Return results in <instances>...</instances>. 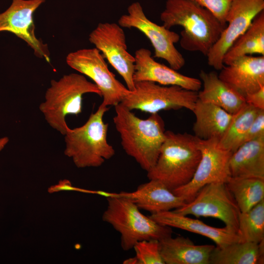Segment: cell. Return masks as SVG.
<instances>
[{
	"mask_svg": "<svg viewBox=\"0 0 264 264\" xmlns=\"http://www.w3.org/2000/svg\"><path fill=\"white\" fill-rule=\"evenodd\" d=\"M160 19L168 29L182 27L179 41L183 49L205 56L227 24L192 0H167Z\"/></svg>",
	"mask_w": 264,
	"mask_h": 264,
	"instance_id": "1",
	"label": "cell"
},
{
	"mask_svg": "<svg viewBox=\"0 0 264 264\" xmlns=\"http://www.w3.org/2000/svg\"><path fill=\"white\" fill-rule=\"evenodd\" d=\"M114 107L113 120L123 149L148 172L155 164L165 140L164 120L158 113L141 119L121 103Z\"/></svg>",
	"mask_w": 264,
	"mask_h": 264,
	"instance_id": "2",
	"label": "cell"
},
{
	"mask_svg": "<svg viewBox=\"0 0 264 264\" xmlns=\"http://www.w3.org/2000/svg\"><path fill=\"white\" fill-rule=\"evenodd\" d=\"M195 135L165 131V138L154 165L147 172L149 179H156L173 190L192 179L201 158Z\"/></svg>",
	"mask_w": 264,
	"mask_h": 264,
	"instance_id": "3",
	"label": "cell"
},
{
	"mask_svg": "<svg viewBox=\"0 0 264 264\" xmlns=\"http://www.w3.org/2000/svg\"><path fill=\"white\" fill-rule=\"evenodd\" d=\"M107 206L102 220L110 224L121 235V245L124 251L133 248L138 242L160 241L172 236L171 227L161 225L140 209L123 192L107 198Z\"/></svg>",
	"mask_w": 264,
	"mask_h": 264,
	"instance_id": "4",
	"label": "cell"
},
{
	"mask_svg": "<svg viewBox=\"0 0 264 264\" xmlns=\"http://www.w3.org/2000/svg\"><path fill=\"white\" fill-rule=\"evenodd\" d=\"M108 109L101 104L84 125L67 127L64 154L77 168L98 167L114 156L115 150L107 140L109 124L103 120Z\"/></svg>",
	"mask_w": 264,
	"mask_h": 264,
	"instance_id": "5",
	"label": "cell"
},
{
	"mask_svg": "<svg viewBox=\"0 0 264 264\" xmlns=\"http://www.w3.org/2000/svg\"><path fill=\"white\" fill-rule=\"evenodd\" d=\"M88 93L101 96L97 86L85 75L75 73L65 75L58 80L51 81L39 110L48 124L64 135L68 127L66 117L82 112L83 96Z\"/></svg>",
	"mask_w": 264,
	"mask_h": 264,
	"instance_id": "6",
	"label": "cell"
},
{
	"mask_svg": "<svg viewBox=\"0 0 264 264\" xmlns=\"http://www.w3.org/2000/svg\"><path fill=\"white\" fill-rule=\"evenodd\" d=\"M198 92L177 86L140 81L135 82L134 89L130 91L120 103L130 110L151 114L182 108L192 111L198 100Z\"/></svg>",
	"mask_w": 264,
	"mask_h": 264,
	"instance_id": "7",
	"label": "cell"
},
{
	"mask_svg": "<svg viewBox=\"0 0 264 264\" xmlns=\"http://www.w3.org/2000/svg\"><path fill=\"white\" fill-rule=\"evenodd\" d=\"M173 211L184 216L220 220L225 226L238 233L241 211L226 183L212 182L205 185L193 200Z\"/></svg>",
	"mask_w": 264,
	"mask_h": 264,
	"instance_id": "8",
	"label": "cell"
},
{
	"mask_svg": "<svg viewBox=\"0 0 264 264\" xmlns=\"http://www.w3.org/2000/svg\"><path fill=\"white\" fill-rule=\"evenodd\" d=\"M198 147L201 158L192 179L172 191L186 202L193 200L205 185L212 182L226 183L231 177L229 162L232 153L221 148L219 139L198 138Z\"/></svg>",
	"mask_w": 264,
	"mask_h": 264,
	"instance_id": "9",
	"label": "cell"
},
{
	"mask_svg": "<svg viewBox=\"0 0 264 264\" xmlns=\"http://www.w3.org/2000/svg\"><path fill=\"white\" fill-rule=\"evenodd\" d=\"M67 65L90 78L101 93V104L108 107L120 103L130 90L109 69L102 54L96 48H84L69 53Z\"/></svg>",
	"mask_w": 264,
	"mask_h": 264,
	"instance_id": "10",
	"label": "cell"
},
{
	"mask_svg": "<svg viewBox=\"0 0 264 264\" xmlns=\"http://www.w3.org/2000/svg\"><path fill=\"white\" fill-rule=\"evenodd\" d=\"M127 12L118 20L121 27L134 28L142 32L154 48V57L165 60L172 68L178 70L184 66L185 60L175 46L180 40L179 34L150 20L139 2L131 4Z\"/></svg>",
	"mask_w": 264,
	"mask_h": 264,
	"instance_id": "11",
	"label": "cell"
},
{
	"mask_svg": "<svg viewBox=\"0 0 264 264\" xmlns=\"http://www.w3.org/2000/svg\"><path fill=\"white\" fill-rule=\"evenodd\" d=\"M89 41L122 77L128 89L133 90L135 59L127 51L122 27L115 23H99L90 33Z\"/></svg>",
	"mask_w": 264,
	"mask_h": 264,
	"instance_id": "12",
	"label": "cell"
},
{
	"mask_svg": "<svg viewBox=\"0 0 264 264\" xmlns=\"http://www.w3.org/2000/svg\"><path fill=\"white\" fill-rule=\"evenodd\" d=\"M264 10V0H233L226 18V26L206 56L216 70L223 66V58L233 43L249 27L255 16Z\"/></svg>",
	"mask_w": 264,
	"mask_h": 264,
	"instance_id": "13",
	"label": "cell"
},
{
	"mask_svg": "<svg viewBox=\"0 0 264 264\" xmlns=\"http://www.w3.org/2000/svg\"><path fill=\"white\" fill-rule=\"evenodd\" d=\"M45 0H12L10 6L0 13V32L15 34L25 42L38 57L50 61L47 46L35 34L33 15Z\"/></svg>",
	"mask_w": 264,
	"mask_h": 264,
	"instance_id": "14",
	"label": "cell"
},
{
	"mask_svg": "<svg viewBox=\"0 0 264 264\" xmlns=\"http://www.w3.org/2000/svg\"><path fill=\"white\" fill-rule=\"evenodd\" d=\"M134 57V83L151 81L163 86H177L195 91H198L201 87L202 82L199 79L182 74L155 61L148 49H137Z\"/></svg>",
	"mask_w": 264,
	"mask_h": 264,
	"instance_id": "15",
	"label": "cell"
},
{
	"mask_svg": "<svg viewBox=\"0 0 264 264\" xmlns=\"http://www.w3.org/2000/svg\"><path fill=\"white\" fill-rule=\"evenodd\" d=\"M218 76L244 97L264 86V56L240 57L224 65Z\"/></svg>",
	"mask_w": 264,
	"mask_h": 264,
	"instance_id": "16",
	"label": "cell"
},
{
	"mask_svg": "<svg viewBox=\"0 0 264 264\" xmlns=\"http://www.w3.org/2000/svg\"><path fill=\"white\" fill-rule=\"evenodd\" d=\"M131 198L139 209L151 214L176 209L186 202L175 195L163 183L156 179H149L140 184L132 192H123Z\"/></svg>",
	"mask_w": 264,
	"mask_h": 264,
	"instance_id": "17",
	"label": "cell"
},
{
	"mask_svg": "<svg viewBox=\"0 0 264 264\" xmlns=\"http://www.w3.org/2000/svg\"><path fill=\"white\" fill-rule=\"evenodd\" d=\"M157 223L197 233L213 241L217 246L222 247L228 244L241 242L238 233L226 226L216 228L201 220L179 214L173 211L162 212L149 216Z\"/></svg>",
	"mask_w": 264,
	"mask_h": 264,
	"instance_id": "18",
	"label": "cell"
},
{
	"mask_svg": "<svg viewBox=\"0 0 264 264\" xmlns=\"http://www.w3.org/2000/svg\"><path fill=\"white\" fill-rule=\"evenodd\" d=\"M159 250L165 264H209L215 246L196 245L188 238L172 236L159 241Z\"/></svg>",
	"mask_w": 264,
	"mask_h": 264,
	"instance_id": "19",
	"label": "cell"
},
{
	"mask_svg": "<svg viewBox=\"0 0 264 264\" xmlns=\"http://www.w3.org/2000/svg\"><path fill=\"white\" fill-rule=\"evenodd\" d=\"M231 177L264 179V136L242 144L229 162Z\"/></svg>",
	"mask_w": 264,
	"mask_h": 264,
	"instance_id": "20",
	"label": "cell"
},
{
	"mask_svg": "<svg viewBox=\"0 0 264 264\" xmlns=\"http://www.w3.org/2000/svg\"><path fill=\"white\" fill-rule=\"evenodd\" d=\"M203 89L198 92V99L215 104L231 114L236 113L245 104L244 97L222 81L216 72L199 73Z\"/></svg>",
	"mask_w": 264,
	"mask_h": 264,
	"instance_id": "21",
	"label": "cell"
},
{
	"mask_svg": "<svg viewBox=\"0 0 264 264\" xmlns=\"http://www.w3.org/2000/svg\"><path fill=\"white\" fill-rule=\"evenodd\" d=\"M195 122L193 130L195 136L202 140L216 138L223 135L233 117L221 108L198 99L192 110Z\"/></svg>",
	"mask_w": 264,
	"mask_h": 264,
	"instance_id": "22",
	"label": "cell"
},
{
	"mask_svg": "<svg viewBox=\"0 0 264 264\" xmlns=\"http://www.w3.org/2000/svg\"><path fill=\"white\" fill-rule=\"evenodd\" d=\"M264 241L257 243L235 242L213 250L209 264H262L264 263Z\"/></svg>",
	"mask_w": 264,
	"mask_h": 264,
	"instance_id": "23",
	"label": "cell"
},
{
	"mask_svg": "<svg viewBox=\"0 0 264 264\" xmlns=\"http://www.w3.org/2000/svg\"><path fill=\"white\" fill-rule=\"evenodd\" d=\"M253 54L264 56V10L255 16L247 29L228 48L223 63L228 65L240 57Z\"/></svg>",
	"mask_w": 264,
	"mask_h": 264,
	"instance_id": "24",
	"label": "cell"
},
{
	"mask_svg": "<svg viewBox=\"0 0 264 264\" xmlns=\"http://www.w3.org/2000/svg\"><path fill=\"white\" fill-rule=\"evenodd\" d=\"M226 185L241 212H245L264 199V179L231 177Z\"/></svg>",
	"mask_w": 264,
	"mask_h": 264,
	"instance_id": "25",
	"label": "cell"
},
{
	"mask_svg": "<svg viewBox=\"0 0 264 264\" xmlns=\"http://www.w3.org/2000/svg\"><path fill=\"white\" fill-rule=\"evenodd\" d=\"M261 110L245 104L235 113L219 145L222 149L234 152L242 144L244 135Z\"/></svg>",
	"mask_w": 264,
	"mask_h": 264,
	"instance_id": "26",
	"label": "cell"
},
{
	"mask_svg": "<svg viewBox=\"0 0 264 264\" xmlns=\"http://www.w3.org/2000/svg\"><path fill=\"white\" fill-rule=\"evenodd\" d=\"M238 234L241 242L258 243L264 241V199L249 210L240 212Z\"/></svg>",
	"mask_w": 264,
	"mask_h": 264,
	"instance_id": "27",
	"label": "cell"
},
{
	"mask_svg": "<svg viewBox=\"0 0 264 264\" xmlns=\"http://www.w3.org/2000/svg\"><path fill=\"white\" fill-rule=\"evenodd\" d=\"M133 248L135 252L136 264H165L160 253L159 241H139Z\"/></svg>",
	"mask_w": 264,
	"mask_h": 264,
	"instance_id": "28",
	"label": "cell"
},
{
	"mask_svg": "<svg viewBox=\"0 0 264 264\" xmlns=\"http://www.w3.org/2000/svg\"><path fill=\"white\" fill-rule=\"evenodd\" d=\"M206 8L222 23L227 24L226 18L233 0H192Z\"/></svg>",
	"mask_w": 264,
	"mask_h": 264,
	"instance_id": "29",
	"label": "cell"
},
{
	"mask_svg": "<svg viewBox=\"0 0 264 264\" xmlns=\"http://www.w3.org/2000/svg\"><path fill=\"white\" fill-rule=\"evenodd\" d=\"M262 136H264V110L259 111L244 135L242 144Z\"/></svg>",
	"mask_w": 264,
	"mask_h": 264,
	"instance_id": "30",
	"label": "cell"
},
{
	"mask_svg": "<svg viewBox=\"0 0 264 264\" xmlns=\"http://www.w3.org/2000/svg\"><path fill=\"white\" fill-rule=\"evenodd\" d=\"M245 103L259 110H264V86L244 96Z\"/></svg>",
	"mask_w": 264,
	"mask_h": 264,
	"instance_id": "31",
	"label": "cell"
},
{
	"mask_svg": "<svg viewBox=\"0 0 264 264\" xmlns=\"http://www.w3.org/2000/svg\"><path fill=\"white\" fill-rule=\"evenodd\" d=\"M60 191H76L84 193H91V191L72 186L70 181L67 179L61 180L59 181L58 184L53 185L48 189V192L50 193L57 192Z\"/></svg>",
	"mask_w": 264,
	"mask_h": 264,
	"instance_id": "32",
	"label": "cell"
},
{
	"mask_svg": "<svg viewBox=\"0 0 264 264\" xmlns=\"http://www.w3.org/2000/svg\"><path fill=\"white\" fill-rule=\"evenodd\" d=\"M9 138L7 137H3L0 138V151H1L7 144Z\"/></svg>",
	"mask_w": 264,
	"mask_h": 264,
	"instance_id": "33",
	"label": "cell"
}]
</instances>
